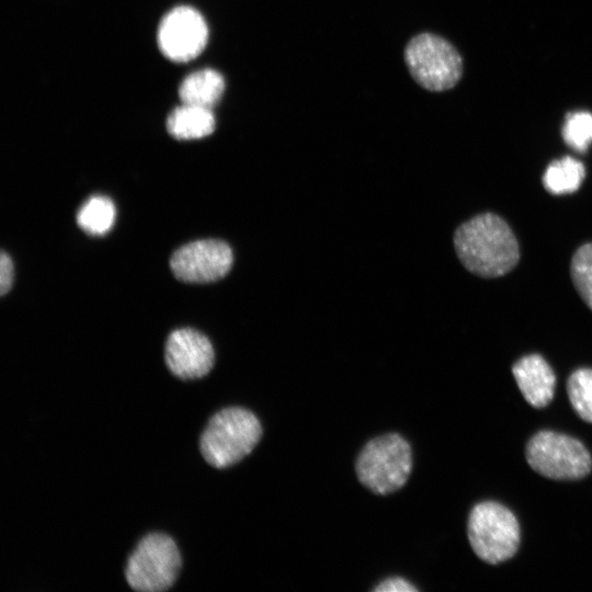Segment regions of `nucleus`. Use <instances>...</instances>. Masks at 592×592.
Listing matches in <instances>:
<instances>
[{
  "label": "nucleus",
  "instance_id": "nucleus-9",
  "mask_svg": "<svg viewBox=\"0 0 592 592\" xmlns=\"http://www.w3.org/2000/svg\"><path fill=\"white\" fill-rule=\"evenodd\" d=\"M232 262V251L225 241L204 239L177 249L170 258V267L182 282L209 283L223 278Z\"/></svg>",
  "mask_w": 592,
  "mask_h": 592
},
{
  "label": "nucleus",
  "instance_id": "nucleus-18",
  "mask_svg": "<svg viewBox=\"0 0 592 592\" xmlns=\"http://www.w3.org/2000/svg\"><path fill=\"white\" fill-rule=\"evenodd\" d=\"M561 134L570 148L585 152L592 144V114L585 111L569 113Z\"/></svg>",
  "mask_w": 592,
  "mask_h": 592
},
{
  "label": "nucleus",
  "instance_id": "nucleus-17",
  "mask_svg": "<svg viewBox=\"0 0 592 592\" xmlns=\"http://www.w3.org/2000/svg\"><path fill=\"white\" fill-rule=\"evenodd\" d=\"M570 275L579 296L592 310V242L577 249L571 259Z\"/></svg>",
  "mask_w": 592,
  "mask_h": 592
},
{
  "label": "nucleus",
  "instance_id": "nucleus-15",
  "mask_svg": "<svg viewBox=\"0 0 592 592\" xmlns=\"http://www.w3.org/2000/svg\"><path fill=\"white\" fill-rule=\"evenodd\" d=\"M115 214L114 203L109 197L94 195L78 210L77 224L87 234L101 236L112 228Z\"/></svg>",
  "mask_w": 592,
  "mask_h": 592
},
{
  "label": "nucleus",
  "instance_id": "nucleus-16",
  "mask_svg": "<svg viewBox=\"0 0 592 592\" xmlns=\"http://www.w3.org/2000/svg\"><path fill=\"white\" fill-rule=\"evenodd\" d=\"M569 401L578 415L592 423V368H578L567 380Z\"/></svg>",
  "mask_w": 592,
  "mask_h": 592
},
{
  "label": "nucleus",
  "instance_id": "nucleus-3",
  "mask_svg": "<svg viewBox=\"0 0 592 592\" xmlns=\"http://www.w3.org/2000/svg\"><path fill=\"white\" fill-rule=\"evenodd\" d=\"M411 469V447L397 433L371 440L361 451L355 465L360 482L377 494H388L403 487Z\"/></svg>",
  "mask_w": 592,
  "mask_h": 592
},
{
  "label": "nucleus",
  "instance_id": "nucleus-7",
  "mask_svg": "<svg viewBox=\"0 0 592 592\" xmlns=\"http://www.w3.org/2000/svg\"><path fill=\"white\" fill-rule=\"evenodd\" d=\"M405 60L412 78L430 91L453 88L463 73L462 57L456 48L431 33L410 39L405 49Z\"/></svg>",
  "mask_w": 592,
  "mask_h": 592
},
{
  "label": "nucleus",
  "instance_id": "nucleus-12",
  "mask_svg": "<svg viewBox=\"0 0 592 592\" xmlns=\"http://www.w3.org/2000/svg\"><path fill=\"white\" fill-rule=\"evenodd\" d=\"M215 126L210 109L185 103L175 107L167 119L169 134L180 140L206 137L215 130Z\"/></svg>",
  "mask_w": 592,
  "mask_h": 592
},
{
  "label": "nucleus",
  "instance_id": "nucleus-10",
  "mask_svg": "<svg viewBox=\"0 0 592 592\" xmlns=\"http://www.w3.org/2000/svg\"><path fill=\"white\" fill-rule=\"evenodd\" d=\"M164 360L174 376L181 379H197L213 368L215 352L206 335L192 328H181L169 334Z\"/></svg>",
  "mask_w": 592,
  "mask_h": 592
},
{
  "label": "nucleus",
  "instance_id": "nucleus-14",
  "mask_svg": "<svg viewBox=\"0 0 592 592\" xmlns=\"http://www.w3.org/2000/svg\"><path fill=\"white\" fill-rule=\"evenodd\" d=\"M585 177V168L579 160L565 156L553 161L543 175L544 187L554 195L576 192Z\"/></svg>",
  "mask_w": 592,
  "mask_h": 592
},
{
  "label": "nucleus",
  "instance_id": "nucleus-19",
  "mask_svg": "<svg viewBox=\"0 0 592 592\" xmlns=\"http://www.w3.org/2000/svg\"><path fill=\"white\" fill-rule=\"evenodd\" d=\"M14 269L13 262L8 253L3 250L0 254V294L5 295L13 283Z\"/></svg>",
  "mask_w": 592,
  "mask_h": 592
},
{
  "label": "nucleus",
  "instance_id": "nucleus-2",
  "mask_svg": "<svg viewBox=\"0 0 592 592\" xmlns=\"http://www.w3.org/2000/svg\"><path fill=\"white\" fill-rule=\"evenodd\" d=\"M261 436L262 426L253 412L241 407L224 408L207 422L200 449L210 466L227 468L249 455Z\"/></svg>",
  "mask_w": 592,
  "mask_h": 592
},
{
  "label": "nucleus",
  "instance_id": "nucleus-8",
  "mask_svg": "<svg viewBox=\"0 0 592 592\" xmlns=\"http://www.w3.org/2000/svg\"><path fill=\"white\" fill-rule=\"evenodd\" d=\"M208 41V27L195 9L180 5L169 11L158 27L161 53L175 62H186L197 57Z\"/></svg>",
  "mask_w": 592,
  "mask_h": 592
},
{
  "label": "nucleus",
  "instance_id": "nucleus-5",
  "mask_svg": "<svg viewBox=\"0 0 592 592\" xmlns=\"http://www.w3.org/2000/svg\"><path fill=\"white\" fill-rule=\"evenodd\" d=\"M181 565L174 540L162 533H150L140 539L128 557L125 579L136 591L162 592L174 584Z\"/></svg>",
  "mask_w": 592,
  "mask_h": 592
},
{
  "label": "nucleus",
  "instance_id": "nucleus-4",
  "mask_svg": "<svg viewBox=\"0 0 592 592\" xmlns=\"http://www.w3.org/2000/svg\"><path fill=\"white\" fill-rule=\"evenodd\" d=\"M467 534L474 553L491 565L512 558L520 545V525L515 515L494 501H483L471 509Z\"/></svg>",
  "mask_w": 592,
  "mask_h": 592
},
{
  "label": "nucleus",
  "instance_id": "nucleus-1",
  "mask_svg": "<svg viewBox=\"0 0 592 592\" xmlns=\"http://www.w3.org/2000/svg\"><path fill=\"white\" fill-rule=\"evenodd\" d=\"M454 247L465 269L480 277L503 276L520 260L512 229L493 213L478 214L462 224L454 234Z\"/></svg>",
  "mask_w": 592,
  "mask_h": 592
},
{
  "label": "nucleus",
  "instance_id": "nucleus-6",
  "mask_svg": "<svg viewBox=\"0 0 592 592\" xmlns=\"http://www.w3.org/2000/svg\"><path fill=\"white\" fill-rule=\"evenodd\" d=\"M525 457L533 470L554 480H578L592 469V457L580 441L550 430L530 439Z\"/></svg>",
  "mask_w": 592,
  "mask_h": 592
},
{
  "label": "nucleus",
  "instance_id": "nucleus-20",
  "mask_svg": "<svg viewBox=\"0 0 592 592\" xmlns=\"http://www.w3.org/2000/svg\"><path fill=\"white\" fill-rule=\"evenodd\" d=\"M376 592H415L418 589L403 578L392 577L382 581L375 589Z\"/></svg>",
  "mask_w": 592,
  "mask_h": 592
},
{
  "label": "nucleus",
  "instance_id": "nucleus-13",
  "mask_svg": "<svg viewBox=\"0 0 592 592\" xmlns=\"http://www.w3.org/2000/svg\"><path fill=\"white\" fill-rule=\"evenodd\" d=\"M225 90L223 76L209 68L189 75L179 88L182 103L212 109Z\"/></svg>",
  "mask_w": 592,
  "mask_h": 592
},
{
  "label": "nucleus",
  "instance_id": "nucleus-11",
  "mask_svg": "<svg viewBox=\"0 0 592 592\" xmlns=\"http://www.w3.org/2000/svg\"><path fill=\"white\" fill-rule=\"evenodd\" d=\"M516 385L525 400L535 408L546 407L554 397L556 376L539 354L521 357L512 367Z\"/></svg>",
  "mask_w": 592,
  "mask_h": 592
}]
</instances>
